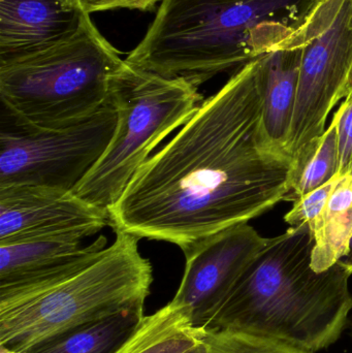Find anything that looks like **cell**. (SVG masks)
<instances>
[{
	"mask_svg": "<svg viewBox=\"0 0 352 353\" xmlns=\"http://www.w3.org/2000/svg\"><path fill=\"white\" fill-rule=\"evenodd\" d=\"M267 242L243 223L196 243L183 252L185 271L172 301L190 309L194 325L205 329Z\"/></svg>",
	"mask_w": 352,
	"mask_h": 353,
	"instance_id": "cell-9",
	"label": "cell"
},
{
	"mask_svg": "<svg viewBox=\"0 0 352 353\" xmlns=\"http://www.w3.org/2000/svg\"><path fill=\"white\" fill-rule=\"evenodd\" d=\"M125 59L84 14L70 37L39 51L0 60L3 114L39 128L72 125L109 103Z\"/></svg>",
	"mask_w": 352,
	"mask_h": 353,
	"instance_id": "cell-5",
	"label": "cell"
},
{
	"mask_svg": "<svg viewBox=\"0 0 352 353\" xmlns=\"http://www.w3.org/2000/svg\"><path fill=\"white\" fill-rule=\"evenodd\" d=\"M204 334L194 325L190 309L171 301L152 315H145L114 353H189L204 342Z\"/></svg>",
	"mask_w": 352,
	"mask_h": 353,
	"instance_id": "cell-14",
	"label": "cell"
},
{
	"mask_svg": "<svg viewBox=\"0 0 352 353\" xmlns=\"http://www.w3.org/2000/svg\"><path fill=\"white\" fill-rule=\"evenodd\" d=\"M352 94V66L351 72H349V79H347L346 85L344 87V91H343V99Z\"/></svg>",
	"mask_w": 352,
	"mask_h": 353,
	"instance_id": "cell-23",
	"label": "cell"
},
{
	"mask_svg": "<svg viewBox=\"0 0 352 353\" xmlns=\"http://www.w3.org/2000/svg\"><path fill=\"white\" fill-rule=\"evenodd\" d=\"M301 60V28L287 45L260 56L265 130L273 142L285 149L295 113Z\"/></svg>",
	"mask_w": 352,
	"mask_h": 353,
	"instance_id": "cell-13",
	"label": "cell"
},
{
	"mask_svg": "<svg viewBox=\"0 0 352 353\" xmlns=\"http://www.w3.org/2000/svg\"><path fill=\"white\" fill-rule=\"evenodd\" d=\"M78 236H41L0 244V286L57 277L90 261L107 248V238L90 245Z\"/></svg>",
	"mask_w": 352,
	"mask_h": 353,
	"instance_id": "cell-12",
	"label": "cell"
},
{
	"mask_svg": "<svg viewBox=\"0 0 352 353\" xmlns=\"http://www.w3.org/2000/svg\"><path fill=\"white\" fill-rule=\"evenodd\" d=\"M260 57L200 103L151 155L109 209L110 225L183 252L268 213L295 183V165L262 120Z\"/></svg>",
	"mask_w": 352,
	"mask_h": 353,
	"instance_id": "cell-1",
	"label": "cell"
},
{
	"mask_svg": "<svg viewBox=\"0 0 352 353\" xmlns=\"http://www.w3.org/2000/svg\"><path fill=\"white\" fill-rule=\"evenodd\" d=\"M117 112L107 103L61 128H39L2 116L0 187L41 186L72 190L109 146Z\"/></svg>",
	"mask_w": 352,
	"mask_h": 353,
	"instance_id": "cell-8",
	"label": "cell"
},
{
	"mask_svg": "<svg viewBox=\"0 0 352 353\" xmlns=\"http://www.w3.org/2000/svg\"><path fill=\"white\" fill-rule=\"evenodd\" d=\"M316 0H161L126 62L198 87L280 49Z\"/></svg>",
	"mask_w": 352,
	"mask_h": 353,
	"instance_id": "cell-3",
	"label": "cell"
},
{
	"mask_svg": "<svg viewBox=\"0 0 352 353\" xmlns=\"http://www.w3.org/2000/svg\"><path fill=\"white\" fill-rule=\"evenodd\" d=\"M189 353H208V347H207L206 343H205L204 341L200 346H198L196 350H192V352Z\"/></svg>",
	"mask_w": 352,
	"mask_h": 353,
	"instance_id": "cell-24",
	"label": "cell"
},
{
	"mask_svg": "<svg viewBox=\"0 0 352 353\" xmlns=\"http://www.w3.org/2000/svg\"><path fill=\"white\" fill-rule=\"evenodd\" d=\"M339 144L336 118L327 128L315 152L310 157L284 201L295 203L338 176Z\"/></svg>",
	"mask_w": 352,
	"mask_h": 353,
	"instance_id": "cell-17",
	"label": "cell"
},
{
	"mask_svg": "<svg viewBox=\"0 0 352 353\" xmlns=\"http://www.w3.org/2000/svg\"><path fill=\"white\" fill-rule=\"evenodd\" d=\"M83 16L76 0H0V60L39 51L70 37Z\"/></svg>",
	"mask_w": 352,
	"mask_h": 353,
	"instance_id": "cell-11",
	"label": "cell"
},
{
	"mask_svg": "<svg viewBox=\"0 0 352 353\" xmlns=\"http://www.w3.org/2000/svg\"><path fill=\"white\" fill-rule=\"evenodd\" d=\"M159 0H76L79 8L84 14L103 12V10L128 8L147 12L154 10Z\"/></svg>",
	"mask_w": 352,
	"mask_h": 353,
	"instance_id": "cell-21",
	"label": "cell"
},
{
	"mask_svg": "<svg viewBox=\"0 0 352 353\" xmlns=\"http://www.w3.org/2000/svg\"><path fill=\"white\" fill-rule=\"evenodd\" d=\"M334 117L338 130V176H344L352 174V94L345 97Z\"/></svg>",
	"mask_w": 352,
	"mask_h": 353,
	"instance_id": "cell-20",
	"label": "cell"
},
{
	"mask_svg": "<svg viewBox=\"0 0 352 353\" xmlns=\"http://www.w3.org/2000/svg\"><path fill=\"white\" fill-rule=\"evenodd\" d=\"M308 224L268 238L205 331L245 332L311 353L338 341L352 310L349 278L341 263L312 269Z\"/></svg>",
	"mask_w": 352,
	"mask_h": 353,
	"instance_id": "cell-2",
	"label": "cell"
},
{
	"mask_svg": "<svg viewBox=\"0 0 352 353\" xmlns=\"http://www.w3.org/2000/svg\"><path fill=\"white\" fill-rule=\"evenodd\" d=\"M312 232L314 271H327L346 256L352 239V174L340 179Z\"/></svg>",
	"mask_w": 352,
	"mask_h": 353,
	"instance_id": "cell-15",
	"label": "cell"
},
{
	"mask_svg": "<svg viewBox=\"0 0 352 353\" xmlns=\"http://www.w3.org/2000/svg\"><path fill=\"white\" fill-rule=\"evenodd\" d=\"M115 232L113 244L57 277L0 286V346L26 352L81 325L144 310L152 265L140 252V239Z\"/></svg>",
	"mask_w": 352,
	"mask_h": 353,
	"instance_id": "cell-4",
	"label": "cell"
},
{
	"mask_svg": "<svg viewBox=\"0 0 352 353\" xmlns=\"http://www.w3.org/2000/svg\"><path fill=\"white\" fill-rule=\"evenodd\" d=\"M0 353H27L23 352H17V350H10V348L3 347L0 346Z\"/></svg>",
	"mask_w": 352,
	"mask_h": 353,
	"instance_id": "cell-25",
	"label": "cell"
},
{
	"mask_svg": "<svg viewBox=\"0 0 352 353\" xmlns=\"http://www.w3.org/2000/svg\"><path fill=\"white\" fill-rule=\"evenodd\" d=\"M204 341L208 353H311L272 338L229 330L205 331Z\"/></svg>",
	"mask_w": 352,
	"mask_h": 353,
	"instance_id": "cell-18",
	"label": "cell"
},
{
	"mask_svg": "<svg viewBox=\"0 0 352 353\" xmlns=\"http://www.w3.org/2000/svg\"><path fill=\"white\" fill-rule=\"evenodd\" d=\"M203 101L198 88L186 81L165 78L125 60L110 91L109 103L117 112L113 138L74 192L109 211L151 152Z\"/></svg>",
	"mask_w": 352,
	"mask_h": 353,
	"instance_id": "cell-6",
	"label": "cell"
},
{
	"mask_svg": "<svg viewBox=\"0 0 352 353\" xmlns=\"http://www.w3.org/2000/svg\"><path fill=\"white\" fill-rule=\"evenodd\" d=\"M341 178L342 176H336L320 188L296 201L291 211L284 216V221L291 226L308 224L312 230L324 213L327 203Z\"/></svg>",
	"mask_w": 352,
	"mask_h": 353,
	"instance_id": "cell-19",
	"label": "cell"
},
{
	"mask_svg": "<svg viewBox=\"0 0 352 353\" xmlns=\"http://www.w3.org/2000/svg\"><path fill=\"white\" fill-rule=\"evenodd\" d=\"M107 225L109 211L88 203L74 191L0 187V244L65 234L87 239Z\"/></svg>",
	"mask_w": 352,
	"mask_h": 353,
	"instance_id": "cell-10",
	"label": "cell"
},
{
	"mask_svg": "<svg viewBox=\"0 0 352 353\" xmlns=\"http://www.w3.org/2000/svg\"><path fill=\"white\" fill-rule=\"evenodd\" d=\"M299 87L287 152L295 180L312 157L352 66V0H316L301 27Z\"/></svg>",
	"mask_w": 352,
	"mask_h": 353,
	"instance_id": "cell-7",
	"label": "cell"
},
{
	"mask_svg": "<svg viewBox=\"0 0 352 353\" xmlns=\"http://www.w3.org/2000/svg\"><path fill=\"white\" fill-rule=\"evenodd\" d=\"M338 263H341L343 267L346 268V269L352 274V239L351 241V246H349V253H347L346 256H345L344 259Z\"/></svg>",
	"mask_w": 352,
	"mask_h": 353,
	"instance_id": "cell-22",
	"label": "cell"
},
{
	"mask_svg": "<svg viewBox=\"0 0 352 353\" xmlns=\"http://www.w3.org/2000/svg\"><path fill=\"white\" fill-rule=\"evenodd\" d=\"M144 310H127L45 340L27 353H114L136 331Z\"/></svg>",
	"mask_w": 352,
	"mask_h": 353,
	"instance_id": "cell-16",
	"label": "cell"
}]
</instances>
